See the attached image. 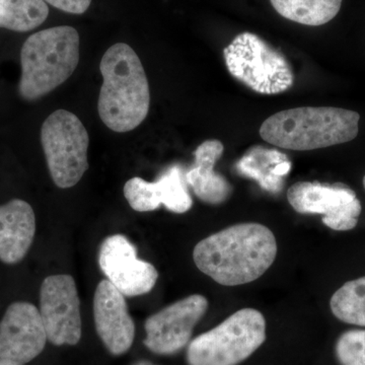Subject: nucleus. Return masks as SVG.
Listing matches in <instances>:
<instances>
[{"label":"nucleus","instance_id":"obj_1","mask_svg":"<svg viewBox=\"0 0 365 365\" xmlns=\"http://www.w3.org/2000/svg\"><path fill=\"white\" fill-rule=\"evenodd\" d=\"M276 256L277 242L272 230L256 222L239 223L210 235L193 251L197 268L223 287L258 279Z\"/></svg>","mask_w":365,"mask_h":365},{"label":"nucleus","instance_id":"obj_2","mask_svg":"<svg viewBox=\"0 0 365 365\" xmlns=\"http://www.w3.org/2000/svg\"><path fill=\"white\" fill-rule=\"evenodd\" d=\"M103 76L98 112L103 123L118 133L137 128L148 117L150 91L138 55L125 43H117L101 60Z\"/></svg>","mask_w":365,"mask_h":365},{"label":"nucleus","instance_id":"obj_3","mask_svg":"<svg viewBox=\"0 0 365 365\" xmlns=\"http://www.w3.org/2000/svg\"><path fill=\"white\" fill-rule=\"evenodd\" d=\"M359 113L334 107H300L276 113L260 135L284 150L307 151L349 143L359 131Z\"/></svg>","mask_w":365,"mask_h":365},{"label":"nucleus","instance_id":"obj_4","mask_svg":"<svg viewBox=\"0 0 365 365\" xmlns=\"http://www.w3.org/2000/svg\"><path fill=\"white\" fill-rule=\"evenodd\" d=\"M79 48L78 32L69 26H54L30 36L21 50V97L33 102L66 83L78 68Z\"/></svg>","mask_w":365,"mask_h":365},{"label":"nucleus","instance_id":"obj_5","mask_svg":"<svg viewBox=\"0 0 365 365\" xmlns=\"http://www.w3.org/2000/svg\"><path fill=\"white\" fill-rule=\"evenodd\" d=\"M266 340V319L255 309H242L208 332L190 341L188 365H237Z\"/></svg>","mask_w":365,"mask_h":365},{"label":"nucleus","instance_id":"obj_6","mask_svg":"<svg viewBox=\"0 0 365 365\" xmlns=\"http://www.w3.org/2000/svg\"><path fill=\"white\" fill-rule=\"evenodd\" d=\"M223 56L230 73L261 95H277L294 86L287 58L255 34L237 35L225 48Z\"/></svg>","mask_w":365,"mask_h":365},{"label":"nucleus","instance_id":"obj_7","mask_svg":"<svg viewBox=\"0 0 365 365\" xmlns=\"http://www.w3.org/2000/svg\"><path fill=\"white\" fill-rule=\"evenodd\" d=\"M41 143L54 184L76 186L90 167V136L81 119L66 110L53 112L41 128Z\"/></svg>","mask_w":365,"mask_h":365},{"label":"nucleus","instance_id":"obj_8","mask_svg":"<svg viewBox=\"0 0 365 365\" xmlns=\"http://www.w3.org/2000/svg\"><path fill=\"white\" fill-rule=\"evenodd\" d=\"M287 200L300 215H321L324 225L337 232L356 227L362 209L355 192L343 184L297 182L287 190Z\"/></svg>","mask_w":365,"mask_h":365},{"label":"nucleus","instance_id":"obj_9","mask_svg":"<svg viewBox=\"0 0 365 365\" xmlns=\"http://www.w3.org/2000/svg\"><path fill=\"white\" fill-rule=\"evenodd\" d=\"M40 314L50 343L78 344L81 339V300L72 276L59 274L45 278L40 290Z\"/></svg>","mask_w":365,"mask_h":365},{"label":"nucleus","instance_id":"obj_10","mask_svg":"<svg viewBox=\"0 0 365 365\" xmlns=\"http://www.w3.org/2000/svg\"><path fill=\"white\" fill-rule=\"evenodd\" d=\"M208 300L192 294L158 312L144 324V345L158 355H174L191 341L194 328L208 309Z\"/></svg>","mask_w":365,"mask_h":365},{"label":"nucleus","instance_id":"obj_11","mask_svg":"<svg viewBox=\"0 0 365 365\" xmlns=\"http://www.w3.org/2000/svg\"><path fill=\"white\" fill-rule=\"evenodd\" d=\"M98 265L107 280L127 297L148 294L158 279L155 266L137 257L135 246L124 235L106 237L98 252Z\"/></svg>","mask_w":365,"mask_h":365},{"label":"nucleus","instance_id":"obj_12","mask_svg":"<svg viewBox=\"0 0 365 365\" xmlns=\"http://www.w3.org/2000/svg\"><path fill=\"white\" fill-rule=\"evenodd\" d=\"M48 338L40 311L16 302L0 322V365H25L39 356Z\"/></svg>","mask_w":365,"mask_h":365},{"label":"nucleus","instance_id":"obj_13","mask_svg":"<svg viewBox=\"0 0 365 365\" xmlns=\"http://www.w3.org/2000/svg\"><path fill=\"white\" fill-rule=\"evenodd\" d=\"M93 319L98 337L108 351L120 356L130 349L135 338V324L124 295L109 280L101 281L96 289Z\"/></svg>","mask_w":365,"mask_h":365},{"label":"nucleus","instance_id":"obj_14","mask_svg":"<svg viewBox=\"0 0 365 365\" xmlns=\"http://www.w3.org/2000/svg\"><path fill=\"white\" fill-rule=\"evenodd\" d=\"M123 193L131 208L138 212H150L163 205L168 210L182 215L193 205L180 165L170 167L155 182L132 178L124 185Z\"/></svg>","mask_w":365,"mask_h":365},{"label":"nucleus","instance_id":"obj_15","mask_svg":"<svg viewBox=\"0 0 365 365\" xmlns=\"http://www.w3.org/2000/svg\"><path fill=\"white\" fill-rule=\"evenodd\" d=\"M36 234L32 206L21 199L0 205V261L16 264L25 258Z\"/></svg>","mask_w":365,"mask_h":365},{"label":"nucleus","instance_id":"obj_16","mask_svg":"<svg viewBox=\"0 0 365 365\" xmlns=\"http://www.w3.org/2000/svg\"><path fill=\"white\" fill-rule=\"evenodd\" d=\"M225 146L217 139L204 141L194 153L193 165L185 174L187 185L203 202L218 205L232 196V186L222 175L215 172V163L222 157Z\"/></svg>","mask_w":365,"mask_h":365},{"label":"nucleus","instance_id":"obj_17","mask_svg":"<svg viewBox=\"0 0 365 365\" xmlns=\"http://www.w3.org/2000/svg\"><path fill=\"white\" fill-rule=\"evenodd\" d=\"M292 165L280 151L256 146L237 163L235 170L242 177L255 180L269 193L278 194L284 187Z\"/></svg>","mask_w":365,"mask_h":365},{"label":"nucleus","instance_id":"obj_18","mask_svg":"<svg viewBox=\"0 0 365 365\" xmlns=\"http://www.w3.org/2000/svg\"><path fill=\"white\" fill-rule=\"evenodd\" d=\"M343 0H270L276 11L287 20L318 26L332 21Z\"/></svg>","mask_w":365,"mask_h":365},{"label":"nucleus","instance_id":"obj_19","mask_svg":"<svg viewBox=\"0 0 365 365\" xmlns=\"http://www.w3.org/2000/svg\"><path fill=\"white\" fill-rule=\"evenodd\" d=\"M44 0H0V28L14 32L35 30L47 20Z\"/></svg>","mask_w":365,"mask_h":365},{"label":"nucleus","instance_id":"obj_20","mask_svg":"<svg viewBox=\"0 0 365 365\" xmlns=\"http://www.w3.org/2000/svg\"><path fill=\"white\" fill-rule=\"evenodd\" d=\"M330 307L343 323L365 327V276L341 287L331 297Z\"/></svg>","mask_w":365,"mask_h":365},{"label":"nucleus","instance_id":"obj_21","mask_svg":"<svg viewBox=\"0 0 365 365\" xmlns=\"http://www.w3.org/2000/svg\"><path fill=\"white\" fill-rule=\"evenodd\" d=\"M341 365H365V330H349L341 334L335 345Z\"/></svg>","mask_w":365,"mask_h":365},{"label":"nucleus","instance_id":"obj_22","mask_svg":"<svg viewBox=\"0 0 365 365\" xmlns=\"http://www.w3.org/2000/svg\"><path fill=\"white\" fill-rule=\"evenodd\" d=\"M44 1L60 11L73 14L86 13L91 4V0H44Z\"/></svg>","mask_w":365,"mask_h":365},{"label":"nucleus","instance_id":"obj_23","mask_svg":"<svg viewBox=\"0 0 365 365\" xmlns=\"http://www.w3.org/2000/svg\"><path fill=\"white\" fill-rule=\"evenodd\" d=\"M132 365H158L153 364V362L148 361V360H139V361L135 362Z\"/></svg>","mask_w":365,"mask_h":365},{"label":"nucleus","instance_id":"obj_24","mask_svg":"<svg viewBox=\"0 0 365 365\" xmlns=\"http://www.w3.org/2000/svg\"><path fill=\"white\" fill-rule=\"evenodd\" d=\"M364 189H365V176L364 178Z\"/></svg>","mask_w":365,"mask_h":365}]
</instances>
